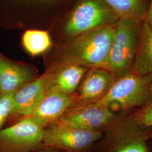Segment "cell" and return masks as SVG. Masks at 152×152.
<instances>
[{
	"label": "cell",
	"instance_id": "12",
	"mask_svg": "<svg viewBox=\"0 0 152 152\" xmlns=\"http://www.w3.org/2000/svg\"><path fill=\"white\" fill-rule=\"evenodd\" d=\"M49 89L55 90L68 95L77 91L88 68L74 65H55ZM49 67V66H48Z\"/></svg>",
	"mask_w": 152,
	"mask_h": 152
},
{
	"label": "cell",
	"instance_id": "19",
	"mask_svg": "<svg viewBox=\"0 0 152 152\" xmlns=\"http://www.w3.org/2000/svg\"><path fill=\"white\" fill-rule=\"evenodd\" d=\"M67 152L64 151L63 150H61L59 149H56L52 147H46L44 146L41 148L37 149L36 150L33 151L32 152Z\"/></svg>",
	"mask_w": 152,
	"mask_h": 152
},
{
	"label": "cell",
	"instance_id": "11",
	"mask_svg": "<svg viewBox=\"0 0 152 152\" xmlns=\"http://www.w3.org/2000/svg\"><path fill=\"white\" fill-rule=\"evenodd\" d=\"M75 103L74 95H68L49 89L36 108L26 118L33 119L46 128L59 120L67 109L75 105Z\"/></svg>",
	"mask_w": 152,
	"mask_h": 152
},
{
	"label": "cell",
	"instance_id": "21",
	"mask_svg": "<svg viewBox=\"0 0 152 152\" xmlns=\"http://www.w3.org/2000/svg\"><path fill=\"white\" fill-rule=\"evenodd\" d=\"M150 90H151V99H152V85H151V88H150Z\"/></svg>",
	"mask_w": 152,
	"mask_h": 152
},
{
	"label": "cell",
	"instance_id": "2",
	"mask_svg": "<svg viewBox=\"0 0 152 152\" xmlns=\"http://www.w3.org/2000/svg\"><path fill=\"white\" fill-rule=\"evenodd\" d=\"M152 75L141 76L132 71L117 77L108 93L95 103L112 111L142 107L152 104Z\"/></svg>",
	"mask_w": 152,
	"mask_h": 152
},
{
	"label": "cell",
	"instance_id": "9",
	"mask_svg": "<svg viewBox=\"0 0 152 152\" xmlns=\"http://www.w3.org/2000/svg\"><path fill=\"white\" fill-rule=\"evenodd\" d=\"M116 78L113 73L103 68L88 69L74 94L76 103L73 107L97 102L108 93Z\"/></svg>",
	"mask_w": 152,
	"mask_h": 152
},
{
	"label": "cell",
	"instance_id": "8",
	"mask_svg": "<svg viewBox=\"0 0 152 152\" xmlns=\"http://www.w3.org/2000/svg\"><path fill=\"white\" fill-rule=\"evenodd\" d=\"M115 118L113 112L97 103L72 107L67 109L55 123L86 130L100 131Z\"/></svg>",
	"mask_w": 152,
	"mask_h": 152
},
{
	"label": "cell",
	"instance_id": "13",
	"mask_svg": "<svg viewBox=\"0 0 152 152\" xmlns=\"http://www.w3.org/2000/svg\"><path fill=\"white\" fill-rule=\"evenodd\" d=\"M131 71L139 76L152 75V28L145 20L140 25L139 44Z\"/></svg>",
	"mask_w": 152,
	"mask_h": 152
},
{
	"label": "cell",
	"instance_id": "4",
	"mask_svg": "<svg viewBox=\"0 0 152 152\" xmlns=\"http://www.w3.org/2000/svg\"><path fill=\"white\" fill-rule=\"evenodd\" d=\"M120 18L102 0H80L65 23L63 31L71 37L107 26L115 24Z\"/></svg>",
	"mask_w": 152,
	"mask_h": 152
},
{
	"label": "cell",
	"instance_id": "17",
	"mask_svg": "<svg viewBox=\"0 0 152 152\" xmlns=\"http://www.w3.org/2000/svg\"><path fill=\"white\" fill-rule=\"evenodd\" d=\"M113 152H149L144 139H135L115 146Z\"/></svg>",
	"mask_w": 152,
	"mask_h": 152
},
{
	"label": "cell",
	"instance_id": "6",
	"mask_svg": "<svg viewBox=\"0 0 152 152\" xmlns=\"http://www.w3.org/2000/svg\"><path fill=\"white\" fill-rule=\"evenodd\" d=\"M102 137L101 131L86 130L54 123L45 129V146L67 152H87Z\"/></svg>",
	"mask_w": 152,
	"mask_h": 152
},
{
	"label": "cell",
	"instance_id": "20",
	"mask_svg": "<svg viewBox=\"0 0 152 152\" xmlns=\"http://www.w3.org/2000/svg\"><path fill=\"white\" fill-rule=\"evenodd\" d=\"M144 20L152 28V0H151V2L150 4L149 9L147 10L146 16Z\"/></svg>",
	"mask_w": 152,
	"mask_h": 152
},
{
	"label": "cell",
	"instance_id": "18",
	"mask_svg": "<svg viewBox=\"0 0 152 152\" xmlns=\"http://www.w3.org/2000/svg\"><path fill=\"white\" fill-rule=\"evenodd\" d=\"M16 91L0 96V130L4 128L3 127L9 117L14 95Z\"/></svg>",
	"mask_w": 152,
	"mask_h": 152
},
{
	"label": "cell",
	"instance_id": "5",
	"mask_svg": "<svg viewBox=\"0 0 152 152\" xmlns=\"http://www.w3.org/2000/svg\"><path fill=\"white\" fill-rule=\"evenodd\" d=\"M45 127L24 118L0 130V152H30L44 147Z\"/></svg>",
	"mask_w": 152,
	"mask_h": 152
},
{
	"label": "cell",
	"instance_id": "3",
	"mask_svg": "<svg viewBox=\"0 0 152 152\" xmlns=\"http://www.w3.org/2000/svg\"><path fill=\"white\" fill-rule=\"evenodd\" d=\"M140 23L120 19L108 57L100 67L113 73L116 77L132 71L137 49Z\"/></svg>",
	"mask_w": 152,
	"mask_h": 152
},
{
	"label": "cell",
	"instance_id": "7",
	"mask_svg": "<svg viewBox=\"0 0 152 152\" xmlns=\"http://www.w3.org/2000/svg\"><path fill=\"white\" fill-rule=\"evenodd\" d=\"M53 72V68L48 67L44 74L16 91L6 122L14 124L32 112L48 91Z\"/></svg>",
	"mask_w": 152,
	"mask_h": 152
},
{
	"label": "cell",
	"instance_id": "14",
	"mask_svg": "<svg viewBox=\"0 0 152 152\" xmlns=\"http://www.w3.org/2000/svg\"><path fill=\"white\" fill-rule=\"evenodd\" d=\"M118 15L120 19L140 23L147 12V0H102Z\"/></svg>",
	"mask_w": 152,
	"mask_h": 152
},
{
	"label": "cell",
	"instance_id": "1",
	"mask_svg": "<svg viewBox=\"0 0 152 152\" xmlns=\"http://www.w3.org/2000/svg\"><path fill=\"white\" fill-rule=\"evenodd\" d=\"M115 24L98 28L72 37L47 56L48 67L55 65H78L88 69L102 67L108 57Z\"/></svg>",
	"mask_w": 152,
	"mask_h": 152
},
{
	"label": "cell",
	"instance_id": "16",
	"mask_svg": "<svg viewBox=\"0 0 152 152\" xmlns=\"http://www.w3.org/2000/svg\"><path fill=\"white\" fill-rule=\"evenodd\" d=\"M130 122L131 126L132 127L110 135L111 138L114 139L113 141L115 142L119 141L130 131L131 132L120 143L127 140L135 130L139 131L145 128L152 127V104L142 107L138 110L131 117Z\"/></svg>",
	"mask_w": 152,
	"mask_h": 152
},
{
	"label": "cell",
	"instance_id": "15",
	"mask_svg": "<svg viewBox=\"0 0 152 152\" xmlns=\"http://www.w3.org/2000/svg\"><path fill=\"white\" fill-rule=\"evenodd\" d=\"M22 45L33 56L46 53L52 46L49 33L41 30H28L22 36Z\"/></svg>",
	"mask_w": 152,
	"mask_h": 152
},
{
	"label": "cell",
	"instance_id": "10",
	"mask_svg": "<svg viewBox=\"0 0 152 152\" xmlns=\"http://www.w3.org/2000/svg\"><path fill=\"white\" fill-rule=\"evenodd\" d=\"M33 65L11 60L0 51V96L16 91L37 78Z\"/></svg>",
	"mask_w": 152,
	"mask_h": 152
}]
</instances>
